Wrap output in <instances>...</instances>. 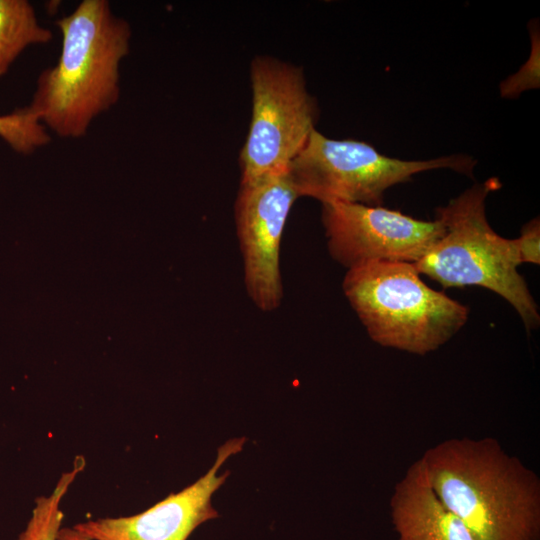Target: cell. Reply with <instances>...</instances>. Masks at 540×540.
Wrapping results in <instances>:
<instances>
[{"mask_svg": "<svg viewBox=\"0 0 540 540\" xmlns=\"http://www.w3.org/2000/svg\"><path fill=\"white\" fill-rule=\"evenodd\" d=\"M0 138L22 155L32 154L51 141L47 128L26 106L0 115Z\"/></svg>", "mask_w": 540, "mask_h": 540, "instance_id": "13", "label": "cell"}, {"mask_svg": "<svg viewBox=\"0 0 540 540\" xmlns=\"http://www.w3.org/2000/svg\"><path fill=\"white\" fill-rule=\"evenodd\" d=\"M57 540H92L74 527H61Z\"/></svg>", "mask_w": 540, "mask_h": 540, "instance_id": "16", "label": "cell"}, {"mask_svg": "<svg viewBox=\"0 0 540 540\" xmlns=\"http://www.w3.org/2000/svg\"><path fill=\"white\" fill-rule=\"evenodd\" d=\"M252 115L239 157L241 182L285 171L316 129V100L301 68L269 57L252 60Z\"/></svg>", "mask_w": 540, "mask_h": 540, "instance_id": "6", "label": "cell"}, {"mask_svg": "<svg viewBox=\"0 0 540 540\" xmlns=\"http://www.w3.org/2000/svg\"><path fill=\"white\" fill-rule=\"evenodd\" d=\"M55 24L62 35L58 61L39 74L26 107L57 136L81 138L119 100L132 31L106 0H83Z\"/></svg>", "mask_w": 540, "mask_h": 540, "instance_id": "2", "label": "cell"}, {"mask_svg": "<svg viewBox=\"0 0 540 540\" xmlns=\"http://www.w3.org/2000/svg\"><path fill=\"white\" fill-rule=\"evenodd\" d=\"M342 287L370 338L383 347L426 355L468 319V307L427 286L412 263L348 269Z\"/></svg>", "mask_w": 540, "mask_h": 540, "instance_id": "4", "label": "cell"}, {"mask_svg": "<svg viewBox=\"0 0 540 540\" xmlns=\"http://www.w3.org/2000/svg\"><path fill=\"white\" fill-rule=\"evenodd\" d=\"M322 223L332 258L348 269L371 263H416L445 232L442 221H425L382 206L322 203Z\"/></svg>", "mask_w": 540, "mask_h": 540, "instance_id": "7", "label": "cell"}, {"mask_svg": "<svg viewBox=\"0 0 540 540\" xmlns=\"http://www.w3.org/2000/svg\"><path fill=\"white\" fill-rule=\"evenodd\" d=\"M390 514L397 540H475L436 496L419 459L396 484Z\"/></svg>", "mask_w": 540, "mask_h": 540, "instance_id": "10", "label": "cell"}, {"mask_svg": "<svg viewBox=\"0 0 540 540\" xmlns=\"http://www.w3.org/2000/svg\"><path fill=\"white\" fill-rule=\"evenodd\" d=\"M84 467V458L77 456L72 468L61 474L51 493L36 499L31 517L18 540H57L64 519L62 500Z\"/></svg>", "mask_w": 540, "mask_h": 540, "instance_id": "12", "label": "cell"}, {"mask_svg": "<svg viewBox=\"0 0 540 540\" xmlns=\"http://www.w3.org/2000/svg\"><path fill=\"white\" fill-rule=\"evenodd\" d=\"M531 52L529 59L513 75L509 76L500 85L501 96L516 98L522 92L539 87L540 68V41L538 27H531Z\"/></svg>", "mask_w": 540, "mask_h": 540, "instance_id": "14", "label": "cell"}, {"mask_svg": "<svg viewBox=\"0 0 540 540\" xmlns=\"http://www.w3.org/2000/svg\"><path fill=\"white\" fill-rule=\"evenodd\" d=\"M419 460L436 496L475 540H540L539 477L496 439H447Z\"/></svg>", "mask_w": 540, "mask_h": 540, "instance_id": "1", "label": "cell"}, {"mask_svg": "<svg viewBox=\"0 0 540 540\" xmlns=\"http://www.w3.org/2000/svg\"><path fill=\"white\" fill-rule=\"evenodd\" d=\"M476 161L468 155L429 160H402L379 153L352 139H331L316 129L288 167L299 197L321 203L345 202L381 206L390 187L434 169H452L472 176Z\"/></svg>", "mask_w": 540, "mask_h": 540, "instance_id": "5", "label": "cell"}, {"mask_svg": "<svg viewBox=\"0 0 540 540\" xmlns=\"http://www.w3.org/2000/svg\"><path fill=\"white\" fill-rule=\"evenodd\" d=\"M245 438L226 441L217 451L212 467L193 484L138 514L79 522L73 527L92 540H187L201 524L219 516L211 497L225 482L229 471L218 474L231 456L239 453Z\"/></svg>", "mask_w": 540, "mask_h": 540, "instance_id": "9", "label": "cell"}, {"mask_svg": "<svg viewBox=\"0 0 540 540\" xmlns=\"http://www.w3.org/2000/svg\"><path fill=\"white\" fill-rule=\"evenodd\" d=\"M298 192L288 169L241 182L235 204L236 229L248 295L263 311L279 306L280 244Z\"/></svg>", "mask_w": 540, "mask_h": 540, "instance_id": "8", "label": "cell"}, {"mask_svg": "<svg viewBox=\"0 0 540 540\" xmlns=\"http://www.w3.org/2000/svg\"><path fill=\"white\" fill-rule=\"evenodd\" d=\"M515 241L521 264L540 263V222L538 218L527 222Z\"/></svg>", "mask_w": 540, "mask_h": 540, "instance_id": "15", "label": "cell"}, {"mask_svg": "<svg viewBox=\"0 0 540 540\" xmlns=\"http://www.w3.org/2000/svg\"><path fill=\"white\" fill-rule=\"evenodd\" d=\"M500 186L497 178L487 179L439 207L436 218L442 221L445 232L413 265L420 275L444 288L479 286L493 291L514 307L530 331L538 327L540 315L517 271L521 262L516 241L498 235L485 214L487 196Z\"/></svg>", "mask_w": 540, "mask_h": 540, "instance_id": "3", "label": "cell"}, {"mask_svg": "<svg viewBox=\"0 0 540 540\" xmlns=\"http://www.w3.org/2000/svg\"><path fill=\"white\" fill-rule=\"evenodd\" d=\"M52 38V32L38 22L29 1L0 0V78L26 48L45 45Z\"/></svg>", "mask_w": 540, "mask_h": 540, "instance_id": "11", "label": "cell"}]
</instances>
